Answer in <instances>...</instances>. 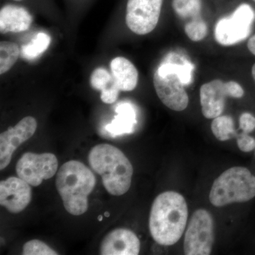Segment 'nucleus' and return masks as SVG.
Here are the masks:
<instances>
[{
    "label": "nucleus",
    "instance_id": "obj_1",
    "mask_svg": "<svg viewBox=\"0 0 255 255\" xmlns=\"http://www.w3.org/2000/svg\"><path fill=\"white\" fill-rule=\"evenodd\" d=\"M188 206L182 194L164 191L155 198L151 208L149 228L154 241L163 246L177 243L185 231Z\"/></svg>",
    "mask_w": 255,
    "mask_h": 255
},
{
    "label": "nucleus",
    "instance_id": "obj_6",
    "mask_svg": "<svg viewBox=\"0 0 255 255\" xmlns=\"http://www.w3.org/2000/svg\"><path fill=\"white\" fill-rule=\"evenodd\" d=\"M255 12L251 5L243 4L231 16L220 19L215 28V38L222 46H232L251 33Z\"/></svg>",
    "mask_w": 255,
    "mask_h": 255
},
{
    "label": "nucleus",
    "instance_id": "obj_9",
    "mask_svg": "<svg viewBox=\"0 0 255 255\" xmlns=\"http://www.w3.org/2000/svg\"><path fill=\"white\" fill-rule=\"evenodd\" d=\"M163 0H128L126 22L130 31L145 35L155 29Z\"/></svg>",
    "mask_w": 255,
    "mask_h": 255
},
{
    "label": "nucleus",
    "instance_id": "obj_28",
    "mask_svg": "<svg viewBox=\"0 0 255 255\" xmlns=\"http://www.w3.org/2000/svg\"><path fill=\"white\" fill-rule=\"evenodd\" d=\"M14 1H22V0H14Z\"/></svg>",
    "mask_w": 255,
    "mask_h": 255
},
{
    "label": "nucleus",
    "instance_id": "obj_11",
    "mask_svg": "<svg viewBox=\"0 0 255 255\" xmlns=\"http://www.w3.org/2000/svg\"><path fill=\"white\" fill-rule=\"evenodd\" d=\"M37 128L36 119L26 117L14 127L9 128L0 135V169L6 168L16 148L33 136Z\"/></svg>",
    "mask_w": 255,
    "mask_h": 255
},
{
    "label": "nucleus",
    "instance_id": "obj_13",
    "mask_svg": "<svg viewBox=\"0 0 255 255\" xmlns=\"http://www.w3.org/2000/svg\"><path fill=\"white\" fill-rule=\"evenodd\" d=\"M140 251V240L132 231L126 228L111 231L100 246L102 255H137Z\"/></svg>",
    "mask_w": 255,
    "mask_h": 255
},
{
    "label": "nucleus",
    "instance_id": "obj_23",
    "mask_svg": "<svg viewBox=\"0 0 255 255\" xmlns=\"http://www.w3.org/2000/svg\"><path fill=\"white\" fill-rule=\"evenodd\" d=\"M23 255H57L58 253L52 250L46 243L38 240H33L25 243Z\"/></svg>",
    "mask_w": 255,
    "mask_h": 255
},
{
    "label": "nucleus",
    "instance_id": "obj_20",
    "mask_svg": "<svg viewBox=\"0 0 255 255\" xmlns=\"http://www.w3.org/2000/svg\"><path fill=\"white\" fill-rule=\"evenodd\" d=\"M50 43V37L46 33H38L30 43L22 47L21 53L26 59H34L44 53Z\"/></svg>",
    "mask_w": 255,
    "mask_h": 255
},
{
    "label": "nucleus",
    "instance_id": "obj_29",
    "mask_svg": "<svg viewBox=\"0 0 255 255\" xmlns=\"http://www.w3.org/2000/svg\"><path fill=\"white\" fill-rule=\"evenodd\" d=\"M253 1H255V0H253Z\"/></svg>",
    "mask_w": 255,
    "mask_h": 255
},
{
    "label": "nucleus",
    "instance_id": "obj_22",
    "mask_svg": "<svg viewBox=\"0 0 255 255\" xmlns=\"http://www.w3.org/2000/svg\"><path fill=\"white\" fill-rule=\"evenodd\" d=\"M184 31L191 41H200L207 35V24L201 18H195L185 25Z\"/></svg>",
    "mask_w": 255,
    "mask_h": 255
},
{
    "label": "nucleus",
    "instance_id": "obj_17",
    "mask_svg": "<svg viewBox=\"0 0 255 255\" xmlns=\"http://www.w3.org/2000/svg\"><path fill=\"white\" fill-rule=\"evenodd\" d=\"M92 88L101 91V100L105 104H113L118 99L119 92L113 75L107 69L98 68L94 70L90 78Z\"/></svg>",
    "mask_w": 255,
    "mask_h": 255
},
{
    "label": "nucleus",
    "instance_id": "obj_5",
    "mask_svg": "<svg viewBox=\"0 0 255 255\" xmlns=\"http://www.w3.org/2000/svg\"><path fill=\"white\" fill-rule=\"evenodd\" d=\"M214 243L212 216L205 209L196 210L191 216L184 241V254L209 255Z\"/></svg>",
    "mask_w": 255,
    "mask_h": 255
},
{
    "label": "nucleus",
    "instance_id": "obj_3",
    "mask_svg": "<svg viewBox=\"0 0 255 255\" xmlns=\"http://www.w3.org/2000/svg\"><path fill=\"white\" fill-rule=\"evenodd\" d=\"M55 184L68 213L80 216L86 212L88 196L96 184L95 176L87 166L77 160L65 162L58 171Z\"/></svg>",
    "mask_w": 255,
    "mask_h": 255
},
{
    "label": "nucleus",
    "instance_id": "obj_19",
    "mask_svg": "<svg viewBox=\"0 0 255 255\" xmlns=\"http://www.w3.org/2000/svg\"><path fill=\"white\" fill-rule=\"evenodd\" d=\"M211 130L221 141L230 140L236 135L234 122L229 116H219L211 123Z\"/></svg>",
    "mask_w": 255,
    "mask_h": 255
},
{
    "label": "nucleus",
    "instance_id": "obj_7",
    "mask_svg": "<svg viewBox=\"0 0 255 255\" xmlns=\"http://www.w3.org/2000/svg\"><path fill=\"white\" fill-rule=\"evenodd\" d=\"M244 90L238 82H223L215 80L204 84L200 88V101L203 115L206 119H215L222 114L226 107V97L242 98Z\"/></svg>",
    "mask_w": 255,
    "mask_h": 255
},
{
    "label": "nucleus",
    "instance_id": "obj_24",
    "mask_svg": "<svg viewBox=\"0 0 255 255\" xmlns=\"http://www.w3.org/2000/svg\"><path fill=\"white\" fill-rule=\"evenodd\" d=\"M237 142L238 147L243 152H251L255 148V139L246 132L238 135Z\"/></svg>",
    "mask_w": 255,
    "mask_h": 255
},
{
    "label": "nucleus",
    "instance_id": "obj_12",
    "mask_svg": "<svg viewBox=\"0 0 255 255\" xmlns=\"http://www.w3.org/2000/svg\"><path fill=\"white\" fill-rule=\"evenodd\" d=\"M31 188L19 177H11L0 182V204L10 213L21 212L30 204Z\"/></svg>",
    "mask_w": 255,
    "mask_h": 255
},
{
    "label": "nucleus",
    "instance_id": "obj_21",
    "mask_svg": "<svg viewBox=\"0 0 255 255\" xmlns=\"http://www.w3.org/2000/svg\"><path fill=\"white\" fill-rule=\"evenodd\" d=\"M172 8L181 18H200L201 0H172Z\"/></svg>",
    "mask_w": 255,
    "mask_h": 255
},
{
    "label": "nucleus",
    "instance_id": "obj_8",
    "mask_svg": "<svg viewBox=\"0 0 255 255\" xmlns=\"http://www.w3.org/2000/svg\"><path fill=\"white\" fill-rule=\"evenodd\" d=\"M56 156L52 153L26 152L16 165L18 177L33 187H38L43 180L50 179L58 170Z\"/></svg>",
    "mask_w": 255,
    "mask_h": 255
},
{
    "label": "nucleus",
    "instance_id": "obj_16",
    "mask_svg": "<svg viewBox=\"0 0 255 255\" xmlns=\"http://www.w3.org/2000/svg\"><path fill=\"white\" fill-rule=\"evenodd\" d=\"M115 112V118L112 123L106 126V130L113 137L133 132L137 123L136 112L133 106L127 102L120 103L116 107Z\"/></svg>",
    "mask_w": 255,
    "mask_h": 255
},
{
    "label": "nucleus",
    "instance_id": "obj_15",
    "mask_svg": "<svg viewBox=\"0 0 255 255\" xmlns=\"http://www.w3.org/2000/svg\"><path fill=\"white\" fill-rule=\"evenodd\" d=\"M110 68L111 73L121 91L135 90L138 81V73L130 60L124 57H117L111 62Z\"/></svg>",
    "mask_w": 255,
    "mask_h": 255
},
{
    "label": "nucleus",
    "instance_id": "obj_14",
    "mask_svg": "<svg viewBox=\"0 0 255 255\" xmlns=\"http://www.w3.org/2000/svg\"><path fill=\"white\" fill-rule=\"evenodd\" d=\"M33 18L22 6L8 4L0 11V32L19 33L26 31L31 26Z\"/></svg>",
    "mask_w": 255,
    "mask_h": 255
},
{
    "label": "nucleus",
    "instance_id": "obj_4",
    "mask_svg": "<svg viewBox=\"0 0 255 255\" xmlns=\"http://www.w3.org/2000/svg\"><path fill=\"white\" fill-rule=\"evenodd\" d=\"M255 196V177L244 167H233L214 181L209 200L216 207L244 203Z\"/></svg>",
    "mask_w": 255,
    "mask_h": 255
},
{
    "label": "nucleus",
    "instance_id": "obj_27",
    "mask_svg": "<svg viewBox=\"0 0 255 255\" xmlns=\"http://www.w3.org/2000/svg\"><path fill=\"white\" fill-rule=\"evenodd\" d=\"M252 75H253V78H254L255 81V63L252 68Z\"/></svg>",
    "mask_w": 255,
    "mask_h": 255
},
{
    "label": "nucleus",
    "instance_id": "obj_10",
    "mask_svg": "<svg viewBox=\"0 0 255 255\" xmlns=\"http://www.w3.org/2000/svg\"><path fill=\"white\" fill-rule=\"evenodd\" d=\"M153 85L159 100L166 107L176 112L187 108L189 96L177 74L158 67L154 74Z\"/></svg>",
    "mask_w": 255,
    "mask_h": 255
},
{
    "label": "nucleus",
    "instance_id": "obj_25",
    "mask_svg": "<svg viewBox=\"0 0 255 255\" xmlns=\"http://www.w3.org/2000/svg\"><path fill=\"white\" fill-rule=\"evenodd\" d=\"M240 128L243 132L250 133L255 129V117L249 113H243L240 117Z\"/></svg>",
    "mask_w": 255,
    "mask_h": 255
},
{
    "label": "nucleus",
    "instance_id": "obj_18",
    "mask_svg": "<svg viewBox=\"0 0 255 255\" xmlns=\"http://www.w3.org/2000/svg\"><path fill=\"white\" fill-rule=\"evenodd\" d=\"M20 55L19 47L10 41L0 43V74L9 71L17 61Z\"/></svg>",
    "mask_w": 255,
    "mask_h": 255
},
{
    "label": "nucleus",
    "instance_id": "obj_2",
    "mask_svg": "<svg viewBox=\"0 0 255 255\" xmlns=\"http://www.w3.org/2000/svg\"><path fill=\"white\" fill-rule=\"evenodd\" d=\"M89 163L102 177L104 187L110 194L122 196L131 185L133 168L124 152L110 144L95 146L88 156Z\"/></svg>",
    "mask_w": 255,
    "mask_h": 255
},
{
    "label": "nucleus",
    "instance_id": "obj_26",
    "mask_svg": "<svg viewBox=\"0 0 255 255\" xmlns=\"http://www.w3.org/2000/svg\"><path fill=\"white\" fill-rule=\"evenodd\" d=\"M248 48L250 51L255 55V35L250 38L248 43Z\"/></svg>",
    "mask_w": 255,
    "mask_h": 255
}]
</instances>
